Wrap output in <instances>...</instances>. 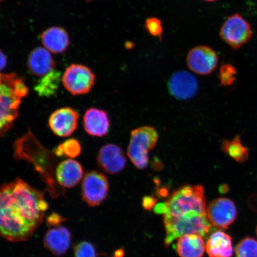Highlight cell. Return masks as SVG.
<instances>
[{"label": "cell", "instance_id": "obj_9", "mask_svg": "<svg viewBox=\"0 0 257 257\" xmlns=\"http://www.w3.org/2000/svg\"><path fill=\"white\" fill-rule=\"evenodd\" d=\"M207 216L211 225L218 229H226L237 216L236 204L231 199L218 198L212 201L207 208Z\"/></svg>", "mask_w": 257, "mask_h": 257}, {"label": "cell", "instance_id": "obj_10", "mask_svg": "<svg viewBox=\"0 0 257 257\" xmlns=\"http://www.w3.org/2000/svg\"><path fill=\"white\" fill-rule=\"evenodd\" d=\"M186 64L193 72L208 75L216 69L218 56L211 48L201 46L192 48L186 56Z\"/></svg>", "mask_w": 257, "mask_h": 257}, {"label": "cell", "instance_id": "obj_30", "mask_svg": "<svg viewBox=\"0 0 257 257\" xmlns=\"http://www.w3.org/2000/svg\"><path fill=\"white\" fill-rule=\"evenodd\" d=\"M8 60L4 53L2 50H0V72L5 69L6 65H7Z\"/></svg>", "mask_w": 257, "mask_h": 257}, {"label": "cell", "instance_id": "obj_15", "mask_svg": "<svg viewBox=\"0 0 257 257\" xmlns=\"http://www.w3.org/2000/svg\"><path fill=\"white\" fill-rule=\"evenodd\" d=\"M83 172V167L78 162L68 159L63 161L57 166L55 178L57 184L62 187L72 188L81 181Z\"/></svg>", "mask_w": 257, "mask_h": 257}, {"label": "cell", "instance_id": "obj_5", "mask_svg": "<svg viewBox=\"0 0 257 257\" xmlns=\"http://www.w3.org/2000/svg\"><path fill=\"white\" fill-rule=\"evenodd\" d=\"M158 140V132L152 126H142L132 131L127 154L138 169L147 168L150 152L156 146Z\"/></svg>", "mask_w": 257, "mask_h": 257}, {"label": "cell", "instance_id": "obj_27", "mask_svg": "<svg viewBox=\"0 0 257 257\" xmlns=\"http://www.w3.org/2000/svg\"><path fill=\"white\" fill-rule=\"evenodd\" d=\"M145 28L152 36L159 38H162L163 32V25L162 22L158 18L147 19L145 23Z\"/></svg>", "mask_w": 257, "mask_h": 257}, {"label": "cell", "instance_id": "obj_3", "mask_svg": "<svg viewBox=\"0 0 257 257\" xmlns=\"http://www.w3.org/2000/svg\"><path fill=\"white\" fill-rule=\"evenodd\" d=\"M203 186L185 185L173 192L168 200L156 205L154 211L163 216L178 217L192 213L207 214Z\"/></svg>", "mask_w": 257, "mask_h": 257}, {"label": "cell", "instance_id": "obj_23", "mask_svg": "<svg viewBox=\"0 0 257 257\" xmlns=\"http://www.w3.org/2000/svg\"><path fill=\"white\" fill-rule=\"evenodd\" d=\"M82 148L79 141L74 138L67 140L53 151L57 157H68L74 159L80 155Z\"/></svg>", "mask_w": 257, "mask_h": 257}, {"label": "cell", "instance_id": "obj_13", "mask_svg": "<svg viewBox=\"0 0 257 257\" xmlns=\"http://www.w3.org/2000/svg\"><path fill=\"white\" fill-rule=\"evenodd\" d=\"M168 85L170 94L178 100H188L192 98L198 88L197 79L191 73L186 71L173 74Z\"/></svg>", "mask_w": 257, "mask_h": 257}, {"label": "cell", "instance_id": "obj_22", "mask_svg": "<svg viewBox=\"0 0 257 257\" xmlns=\"http://www.w3.org/2000/svg\"><path fill=\"white\" fill-rule=\"evenodd\" d=\"M60 81V73L54 71L43 77L35 90L41 96H50L57 92Z\"/></svg>", "mask_w": 257, "mask_h": 257}, {"label": "cell", "instance_id": "obj_32", "mask_svg": "<svg viewBox=\"0 0 257 257\" xmlns=\"http://www.w3.org/2000/svg\"><path fill=\"white\" fill-rule=\"evenodd\" d=\"M3 1H4V0H0V3H1Z\"/></svg>", "mask_w": 257, "mask_h": 257}, {"label": "cell", "instance_id": "obj_11", "mask_svg": "<svg viewBox=\"0 0 257 257\" xmlns=\"http://www.w3.org/2000/svg\"><path fill=\"white\" fill-rule=\"evenodd\" d=\"M96 160L99 168L110 175L121 172L127 163L126 156L121 147L112 144L105 145L99 150Z\"/></svg>", "mask_w": 257, "mask_h": 257}, {"label": "cell", "instance_id": "obj_6", "mask_svg": "<svg viewBox=\"0 0 257 257\" xmlns=\"http://www.w3.org/2000/svg\"><path fill=\"white\" fill-rule=\"evenodd\" d=\"M252 35V28L248 22L239 14L228 17L220 31L221 39L233 50L239 49L248 43Z\"/></svg>", "mask_w": 257, "mask_h": 257}, {"label": "cell", "instance_id": "obj_4", "mask_svg": "<svg viewBox=\"0 0 257 257\" xmlns=\"http://www.w3.org/2000/svg\"><path fill=\"white\" fill-rule=\"evenodd\" d=\"M166 236L165 246L168 248L175 240L186 234H197L202 237L210 232L212 225L207 214L192 213L184 216H163Z\"/></svg>", "mask_w": 257, "mask_h": 257}, {"label": "cell", "instance_id": "obj_16", "mask_svg": "<svg viewBox=\"0 0 257 257\" xmlns=\"http://www.w3.org/2000/svg\"><path fill=\"white\" fill-rule=\"evenodd\" d=\"M110 125L107 113L104 110L91 108L85 112L83 117V126L89 136L95 137L107 136Z\"/></svg>", "mask_w": 257, "mask_h": 257}, {"label": "cell", "instance_id": "obj_25", "mask_svg": "<svg viewBox=\"0 0 257 257\" xmlns=\"http://www.w3.org/2000/svg\"><path fill=\"white\" fill-rule=\"evenodd\" d=\"M237 71L230 64H224L221 66L219 72V80L221 85L224 86L232 85L236 80Z\"/></svg>", "mask_w": 257, "mask_h": 257}, {"label": "cell", "instance_id": "obj_7", "mask_svg": "<svg viewBox=\"0 0 257 257\" xmlns=\"http://www.w3.org/2000/svg\"><path fill=\"white\" fill-rule=\"evenodd\" d=\"M94 73L87 66L73 64L64 72L62 82L67 91L73 95L88 94L94 85Z\"/></svg>", "mask_w": 257, "mask_h": 257}, {"label": "cell", "instance_id": "obj_19", "mask_svg": "<svg viewBox=\"0 0 257 257\" xmlns=\"http://www.w3.org/2000/svg\"><path fill=\"white\" fill-rule=\"evenodd\" d=\"M205 250L206 245L200 234H186L179 237L176 244V251L180 257H202Z\"/></svg>", "mask_w": 257, "mask_h": 257}, {"label": "cell", "instance_id": "obj_24", "mask_svg": "<svg viewBox=\"0 0 257 257\" xmlns=\"http://www.w3.org/2000/svg\"><path fill=\"white\" fill-rule=\"evenodd\" d=\"M236 257H257V240L253 237H244L235 247Z\"/></svg>", "mask_w": 257, "mask_h": 257}, {"label": "cell", "instance_id": "obj_28", "mask_svg": "<svg viewBox=\"0 0 257 257\" xmlns=\"http://www.w3.org/2000/svg\"><path fill=\"white\" fill-rule=\"evenodd\" d=\"M64 220H65V218H63L60 215L57 213H53L48 217L47 224L50 227H57L59 226V225Z\"/></svg>", "mask_w": 257, "mask_h": 257}, {"label": "cell", "instance_id": "obj_18", "mask_svg": "<svg viewBox=\"0 0 257 257\" xmlns=\"http://www.w3.org/2000/svg\"><path fill=\"white\" fill-rule=\"evenodd\" d=\"M209 257H232L233 246L232 237L221 230L212 233L206 243Z\"/></svg>", "mask_w": 257, "mask_h": 257}, {"label": "cell", "instance_id": "obj_29", "mask_svg": "<svg viewBox=\"0 0 257 257\" xmlns=\"http://www.w3.org/2000/svg\"><path fill=\"white\" fill-rule=\"evenodd\" d=\"M157 200L153 197H145L143 199V207L146 210H150L156 204Z\"/></svg>", "mask_w": 257, "mask_h": 257}, {"label": "cell", "instance_id": "obj_26", "mask_svg": "<svg viewBox=\"0 0 257 257\" xmlns=\"http://www.w3.org/2000/svg\"><path fill=\"white\" fill-rule=\"evenodd\" d=\"M75 257H97L96 249L93 244L83 241L74 247Z\"/></svg>", "mask_w": 257, "mask_h": 257}, {"label": "cell", "instance_id": "obj_12", "mask_svg": "<svg viewBox=\"0 0 257 257\" xmlns=\"http://www.w3.org/2000/svg\"><path fill=\"white\" fill-rule=\"evenodd\" d=\"M78 120V112L70 107H64L58 109L51 114L48 126L56 136L67 137L76 130Z\"/></svg>", "mask_w": 257, "mask_h": 257}, {"label": "cell", "instance_id": "obj_17", "mask_svg": "<svg viewBox=\"0 0 257 257\" xmlns=\"http://www.w3.org/2000/svg\"><path fill=\"white\" fill-rule=\"evenodd\" d=\"M28 67L34 75L44 77L54 71L55 62L49 51L46 48L38 47L29 56Z\"/></svg>", "mask_w": 257, "mask_h": 257}, {"label": "cell", "instance_id": "obj_21", "mask_svg": "<svg viewBox=\"0 0 257 257\" xmlns=\"http://www.w3.org/2000/svg\"><path fill=\"white\" fill-rule=\"evenodd\" d=\"M221 150L226 155L235 162L243 163L248 160L249 153L239 136L234 137L232 140H224L221 144Z\"/></svg>", "mask_w": 257, "mask_h": 257}, {"label": "cell", "instance_id": "obj_33", "mask_svg": "<svg viewBox=\"0 0 257 257\" xmlns=\"http://www.w3.org/2000/svg\"><path fill=\"white\" fill-rule=\"evenodd\" d=\"M256 234H257V227H256Z\"/></svg>", "mask_w": 257, "mask_h": 257}, {"label": "cell", "instance_id": "obj_31", "mask_svg": "<svg viewBox=\"0 0 257 257\" xmlns=\"http://www.w3.org/2000/svg\"><path fill=\"white\" fill-rule=\"evenodd\" d=\"M204 1L208 2H216L217 0H204Z\"/></svg>", "mask_w": 257, "mask_h": 257}, {"label": "cell", "instance_id": "obj_1", "mask_svg": "<svg viewBox=\"0 0 257 257\" xmlns=\"http://www.w3.org/2000/svg\"><path fill=\"white\" fill-rule=\"evenodd\" d=\"M48 204L41 191L18 178L0 187V236L11 242L30 238Z\"/></svg>", "mask_w": 257, "mask_h": 257}, {"label": "cell", "instance_id": "obj_8", "mask_svg": "<svg viewBox=\"0 0 257 257\" xmlns=\"http://www.w3.org/2000/svg\"><path fill=\"white\" fill-rule=\"evenodd\" d=\"M109 182L107 177L97 171L86 173L83 179L82 197L90 207L100 205L107 198Z\"/></svg>", "mask_w": 257, "mask_h": 257}, {"label": "cell", "instance_id": "obj_14", "mask_svg": "<svg viewBox=\"0 0 257 257\" xmlns=\"http://www.w3.org/2000/svg\"><path fill=\"white\" fill-rule=\"evenodd\" d=\"M72 242V234L64 226L51 228L44 237L46 248L57 256H62L68 251Z\"/></svg>", "mask_w": 257, "mask_h": 257}, {"label": "cell", "instance_id": "obj_20", "mask_svg": "<svg viewBox=\"0 0 257 257\" xmlns=\"http://www.w3.org/2000/svg\"><path fill=\"white\" fill-rule=\"evenodd\" d=\"M41 38L44 48L55 54L65 51L70 43L68 34L59 27L48 29L41 34Z\"/></svg>", "mask_w": 257, "mask_h": 257}, {"label": "cell", "instance_id": "obj_2", "mask_svg": "<svg viewBox=\"0 0 257 257\" xmlns=\"http://www.w3.org/2000/svg\"><path fill=\"white\" fill-rule=\"evenodd\" d=\"M28 92L23 78L15 73H0V138L14 126Z\"/></svg>", "mask_w": 257, "mask_h": 257}]
</instances>
